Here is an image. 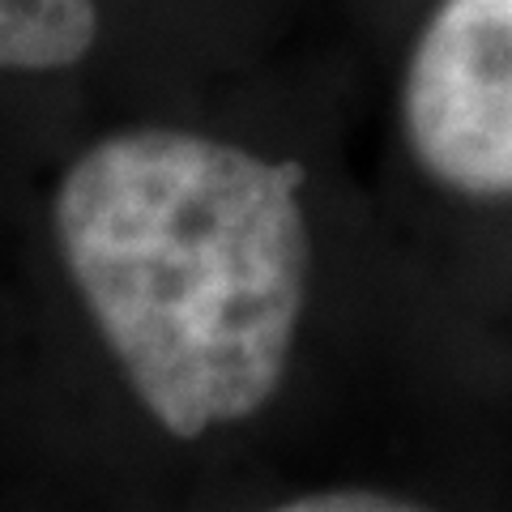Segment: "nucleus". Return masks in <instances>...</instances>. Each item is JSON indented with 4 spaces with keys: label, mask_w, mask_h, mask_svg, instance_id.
Segmentation results:
<instances>
[{
    "label": "nucleus",
    "mask_w": 512,
    "mask_h": 512,
    "mask_svg": "<svg viewBox=\"0 0 512 512\" xmlns=\"http://www.w3.org/2000/svg\"><path fill=\"white\" fill-rule=\"evenodd\" d=\"M303 171L184 128H128L64 171V269L175 440L252 419L291 367L308 308Z\"/></svg>",
    "instance_id": "obj_1"
},
{
    "label": "nucleus",
    "mask_w": 512,
    "mask_h": 512,
    "mask_svg": "<svg viewBox=\"0 0 512 512\" xmlns=\"http://www.w3.org/2000/svg\"><path fill=\"white\" fill-rule=\"evenodd\" d=\"M419 167L461 197H512V0H440L402 82Z\"/></svg>",
    "instance_id": "obj_2"
},
{
    "label": "nucleus",
    "mask_w": 512,
    "mask_h": 512,
    "mask_svg": "<svg viewBox=\"0 0 512 512\" xmlns=\"http://www.w3.org/2000/svg\"><path fill=\"white\" fill-rule=\"evenodd\" d=\"M99 39L94 0H0V69L56 73L86 60Z\"/></svg>",
    "instance_id": "obj_3"
},
{
    "label": "nucleus",
    "mask_w": 512,
    "mask_h": 512,
    "mask_svg": "<svg viewBox=\"0 0 512 512\" xmlns=\"http://www.w3.org/2000/svg\"><path fill=\"white\" fill-rule=\"evenodd\" d=\"M291 512H402L414 508V500L389 491H367V487H342V491H316V495H299L286 504Z\"/></svg>",
    "instance_id": "obj_4"
}]
</instances>
